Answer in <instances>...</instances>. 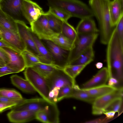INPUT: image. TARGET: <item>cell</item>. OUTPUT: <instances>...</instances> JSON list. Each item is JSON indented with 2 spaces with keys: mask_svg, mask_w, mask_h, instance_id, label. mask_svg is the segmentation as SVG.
I'll use <instances>...</instances> for the list:
<instances>
[{
  "mask_svg": "<svg viewBox=\"0 0 123 123\" xmlns=\"http://www.w3.org/2000/svg\"><path fill=\"white\" fill-rule=\"evenodd\" d=\"M94 57V51L92 47L81 54L69 64L87 66L93 60Z\"/></svg>",
  "mask_w": 123,
  "mask_h": 123,
  "instance_id": "cell-23",
  "label": "cell"
},
{
  "mask_svg": "<svg viewBox=\"0 0 123 123\" xmlns=\"http://www.w3.org/2000/svg\"><path fill=\"white\" fill-rule=\"evenodd\" d=\"M43 40L51 55L55 66L57 68L63 69L68 64L70 51L62 48L51 40Z\"/></svg>",
  "mask_w": 123,
  "mask_h": 123,
  "instance_id": "cell-9",
  "label": "cell"
},
{
  "mask_svg": "<svg viewBox=\"0 0 123 123\" xmlns=\"http://www.w3.org/2000/svg\"><path fill=\"white\" fill-rule=\"evenodd\" d=\"M98 36V33L90 34H78V38L74 43V47L69 51L68 64L86 50L93 47Z\"/></svg>",
  "mask_w": 123,
  "mask_h": 123,
  "instance_id": "cell-7",
  "label": "cell"
},
{
  "mask_svg": "<svg viewBox=\"0 0 123 123\" xmlns=\"http://www.w3.org/2000/svg\"><path fill=\"white\" fill-rule=\"evenodd\" d=\"M49 6L62 10L71 17L81 19L94 16L91 9L87 5L79 0H47Z\"/></svg>",
  "mask_w": 123,
  "mask_h": 123,
  "instance_id": "cell-3",
  "label": "cell"
},
{
  "mask_svg": "<svg viewBox=\"0 0 123 123\" xmlns=\"http://www.w3.org/2000/svg\"><path fill=\"white\" fill-rule=\"evenodd\" d=\"M24 74L26 79L29 81L36 92L42 98L50 101L49 97V88L46 78L32 67L26 68Z\"/></svg>",
  "mask_w": 123,
  "mask_h": 123,
  "instance_id": "cell-6",
  "label": "cell"
},
{
  "mask_svg": "<svg viewBox=\"0 0 123 123\" xmlns=\"http://www.w3.org/2000/svg\"><path fill=\"white\" fill-rule=\"evenodd\" d=\"M109 78L107 68L101 69L90 80L82 85L81 89H86L106 85Z\"/></svg>",
  "mask_w": 123,
  "mask_h": 123,
  "instance_id": "cell-15",
  "label": "cell"
},
{
  "mask_svg": "<svg viewBox=\"0 0 123 123\" xmlns=\"http://www.w3.org/2000/svg\"><path fill=\"white\" fill-rule=\"evenodd\" d=\"M12 83L22 92L26 93H34L36 92L30 83L27 80L17 75L10 77Z\"/></svg>",
  "mask_w": 123,
  "mask_h": 123,
  "instance_id": "cell-21",
  "label": "cell"
},
{
  "mask_svg": "<svg viewBox=\"0 0 123 123\" xmlns=\"http://www.w3.org/2000/svg\"><path fill=\"white\" fill-rule=\"evenodd\" d=\"M110 0H89V4L99 25L101 43L107 44L113 29L109 10Z\"/></svg>",
  "mask_w": 123,
  "mask_h": 123,
  "instance_id": "cell-2",
  "label": "cell"
},
{
  "mask_svg": "<svg viewBox=\"0 0 123 123\" xmlns=\"http://www.w3.org/2000/svg\"><path fill=\"white\" fill-rule=\"evenodd\" d=\"M0 96L17 100L23 98L21 94L15 90L4 88L0 89Z\"/></svg>",
  "mask_w": 123,
  "mask_h": 123,
  "instance_id": "cell-33",
  "label": "cell"
},
{
  "mask_svg": "<svg viewBox=\"0 0 123 123\" xmlns=\"http://www.w3.org/2000/svg\"><path fill=\"white\" fill-rule=\"evenodd\" d=\"M107 44L106 61L109 78L116 79L120 85L123 78V44L120 41L115 28Z\"/></svg>",
  "mask_w": 123,
  "mask_h": 123,
  "instance_id": "cell-1",
  "label": "cell"
},
{
  "mask_svg": "<svg viewBox=\"0 0 123 123\" xmlns=\"http://www.w3.org/2000/svg\"><path fill=\"white\" fill-rule=\"evenodd\" d=\"M19 73L17 70L11 68L6 64L0 67V77L9 74Z\"/></svg>",
  "mask_w": 123,
  "mask_h": 123,
  "instance_id": "cell-38",
  "label": "cell"
},
{
  "mask_svg": "<svg viewBox=\"0 0 123 123\" xmlns=\"http://www.w3.org/2000/svg\"><path fill=\"white\" fill-rule=\"evenodd\" d=\"M30 25L32 31L41 40H50L56 33L50 28L45 12Z\"/></svg>",
  "mask_w": 123,
  "mask_h": 123,
  "instance_id": "cell-10",
  "label": "cell"
},
{
  "mask_svg": "<svg viewBox=\"0 0 123 123\" xmlns=\"http://www.w3.org/2000/svg\"><path fill=\"white\" fill-rule=\"evenodd\" d=\"M50 40L62 48L68 51L72 49L74 46V43L64 36L61 33H55Z\"/></svg>",
  "mask_w": 123,
  "mask_h": 123,
  "instance_id": "cell-27",
  "label": "cell"
},
{
  "mask_svg": "<svg viewBox=\"0 0 123 123\" xmlns=\"http://www.w3.org/2000/svg\"><path fill=\"white\" fill-rule=\"evenodd\" d=\"M69 98H73L92 104L96 99L75 84Z\"/></svg>",
  "mask_w": 123,
  "mask_h": 123,
  "instance_id": "cell-24",
  "label": "cell"
},
{
  "mask_svg": "<svg viewBox=\"0 0 123 123\" xmlns=\"http://www.w3.org/2000/svg\"><path fill=\"white\" fill-rule=\"evenodd\" d=\"M21 54L24 59L26 68L31 67L38 63H44L38 57L26 49L22 51Z\"/></svg>",
  "mask_w": 123,
  "mask_h": 123,
  "instance_id": "cell-31",
  "label": "cell"
},
{
  "mask_svg": "<svg viewBox=\"0 0 123 123\" xmlns=\"http://www.w3.org/2000/svg\"><path fill=\"white\" fill-rule=\"evenodd\" d=\"M23 0H0V6L5 12L12 15L19 16L22 12Z\"/></svg>",
  "mask_w": 123,
  "mask_h": 123,
  "instance_id": "cell-18",
  "label": "cell"
},
{
  "mask_svg": "<svg viewBox=\"0 0 123 123\" xmlns=\"http://www.w3.org/2000/svg\"><path fill=\"white\" fill-rule=\"evenodd\" d=\"M74 86L67 85L61 88L59 90L57 95V102L64 98H69L72 91Z\"/></svg>",
  "mask_w": 123,
  "mask_h": 123,
  "instance_id": "cell-35",
  "label": "cell"
},
{
  "mask_svg": "<svg viewBox=\"0 0 123 123\" xmlns=\"http://www.w3.org/2000/svg\"></svg>",
  "mask_w": 123,
  "mask_h": 123,
  "instance_id": "cell-47",
  "label": "cell"
},
{
  "mask_svg": "<svg viewBox=\"0 0 123 123\" xmlns=\"http://www.w3.org/2000/svg\"><path fill=\"white\" fill-rule=\"evenodd\" d=\"M59 116L57 113L41 111L36 113V119L43 123H58Z\"/></svg>",
  "mask_w": 123,
  "mask_h": 123,
  "instance_id": "cell-25",
  "label": "cell"
},
{
  "mask_svg": "<svg viewBox=\"0 0 123 123\" xmlns=\"http://www.w3.org/2000/svg\"><path fill=\"white\" fill-rule=\"evenodd\" d=\"M0 47L9 48L21 52L5 40L1 38H0Z\"/></svg>",
  "mask_w": 123,
  "mask_h": 123,
  "instance_id": "cell-40",
  "label": "cell"
},
{
  "mask_svg": "<svg viewBox=\"0 0 123 123\" xmlns=\"http://www.w3.org/2000/svg\"><path fill=\"white\" fill-rule=\"evenodd\" d=\"M0 57L3 59L6 62L7 64L9 61V58L7 54L5 51L0 49Z\"/></svg>",
  "mask_w": 123,
  "mask_h": 123,
  "instance_id": "cell-41",
  "label": "cell"
},
{
  "mask_svg": "<svg viewBox=\"0 0 123 123\" xmlns=\"http://www.w3.org/2000/svg\"><path fill=\"white\" fill-rule=\"evenodd\" d=\"M122 5H123V0H117Z\"/></svg>",
  "mask_w": 123,
  "mask_h": 123,
  "instance_id": "cell-46",
  "label": "cell"
},
{
  "mask_svg": "<svg viewBox=\"0 0 123 123\" xmlns=\"http://www.w3.org/2000/svg\"><path fill=\"white\" fill-rule=\"evenodd\" d=\"M0 37L21 52L26 49V45L18 32L6 29L0 26Z\"/></svg>",
  "mask_w": 123,
  "mask_h": 123,
  "instance_id": "cell-13",
  "label": "cell"
},
{
  "mask_svg": "<svg viewBox=\"0 0 123 123\" xmlns=\"http://www.w3.org/2000/svg\"><path fill=\"white\" fill-rule=\"evenodd\" d=\"M15 21L18 32L26 45V49L39 58V53L30 33L31 28L22 21L15 19Z\"/></svg>",
  "mask_w": 123,
  "mask_h": 123,
  "instance_id": "cell-11",
  "label": "cell"
},
{
  "mask_svg": "<svg viewBox=\"0 0 123 123\" xmlns=\"http://www.w3.org/2000/svg\"><path fill=\"white\" fill-rule=\"evenodd\" d=\"M22 12L30 24L45 13L37 4L31 0H23Z\"/></svg>",
  "mask_w": 123,
  "mask_h": 123,
  "instance_id": "cell-12",
  "label": "cell"
},
{
  "mask_svg": "<svg viewBox=\"0 0 123 123\" xmlns=\"http://www.w3.org/2000/svg\"><path fill=\"white\" fill-rule=\"evenodd\" d=\"M48 12L63 21H67L72 17L71 15L64 10L56 7L49 6Z\"/></svg>",
  "mask_w": 123,
  "mask_h": 123,
  "instance_id": "cell-34",
  "label": "cell"
},
{
  "mask_svg": "<svg viewBox=\"0 0 123 123\" xmlns=\"http://www.w3.org/2000/svg\"><path fill=\"white\" fill-rule=\"evenodd\" d=\"M115 113L114 111H111L104 112L103 114L106 115V118L107 119H109L113 117Z\"/></svg>",
  "mask_w": 123,
  "mask_h": 123,
  "instance_id": "cell-43",
  "label": "cell"
},
{
  "mask_svg": "<svg viewBox=\"0 0 123 123\" xmlns=\"http://www.w3.org/2000/svg\"><path fill=\"white\" fill-rule=\"evenodd\" d=\"M0 26L6 29L18 32L15 19L3 11L0 6Z\"/></svg>",
  "mask_w": 123,
  "mask_h": 123,
  "instance_id": "cell-22",
  "label": "cell"
},
{
  "mask_svg": "<svg viewBox=\"0 0 123 123\" xmlns=\"http://www.w3.org/2000/svg\"><path fill=\"white\" fill-rule=\"evenodd\" d=\"M7 64L6 62L1 58L0 57V67L6 65Z\"/></svg>",
  "mask_w": 123,
  "mask_h": 123,
  "instance_id": "cell-44",
  "label": "cell"
},
{
  "mask_svg": "<svg viewBox=\"0 0 123 123\" xmlns=\"http://www.w3.org/2000/svg\"><path fill=\"white\" fill-rule=\"evenodd\" d=\"M123 97V87H122L96 98L92 104V114L97 115L103 114L105 109L112 102L117 98Z\"/></svg>",
  "mask_w": 123,
  "mask_h": 123,
  "instance_id": "cell-8",
  "label": "cell"
},
{
  "mask_svg": "<svg viewBox=\"0 0 123 123\" xmlns=\"http://www.w3.org/2000/svg\"><path fill=\"white\" fill-rule=\"evenodd\" d=\"M85 65H76L68 64L63 68L65 73L71 78L75 79V78L86 67Z\"/></svg>",
  "mask_w": 123,
  "mask_h": 123,
  "instance_id": "cell-32",
  "label": "cell"
},
{
  "mask_svg": "<svg viewBox=\"0 0 123 123\" xmlns=\"http://www.w3.org/2000/svg\"><path fill=\"white\" fill-rule=\"evenodd\" d=\"M18 103L14 102H0V113L12 109Z\"/></svg>",
  "mask_w": 123,
  "mask_h": 123,
  "instance_id": "cell-39",
  "label": "cell"
},
{
  "mask_svg": "<svg viewBox=\"0 0 123 123\" xmlns=\"http://www.w3.org/2000/svg\"><path fill=\"white\" fill-rule=\"evenodd\" d=\"M45 14L52 30L55 33H61L63 21L48 11L45 12Z\"/></svg>",
  "mask_w": 123,
  "mask_h": 123,
  "instance_id": "cell-30",
  "label": "cell"
},
{
  "mask_svg": "<svg viewBox=\"0 0 123 123\" xmlns=\"http://www.w3.org/2000/svg\"><path fill=\"white\" fill-rule=\"evenodd\" d=\"M76 30L78 34H90L99 32L95 22L92 18L81 19L77 25Z\"/></svg>",
  "mask_w": 123,
  "mask_h": 123,
  "instance_id": "cell-19",
  "label": "cell"
},
{
  "mask_svg": "<svg viewBox=\"0 0 123 123\" xmlns=\"http://www.w3.org/2000/svg\"><path fill=\"white\" fill-rule=\"evenodd\" d=\"M30 31L39 53V58L41 61L43 63L55 66L52 57L47 47L41 41V40L32 31L31 29Z\"/></svg>",
  "mask_w": 123,
  "mask_h": 123,
  "instance_id": "cell-17",
  "label": "cell"
},
{
  "mask_svg": "<svg viewBox=\"0 0 123 123\" xmlns=\"http://www.w3.org/2000/svg\"><path fill=\"white\" fill-rule=\"evenodd\" d=\"M36 112L28 111H11L7 114L9 121L15 123H25L36 119Z\"/></svg>",
  "mask_w": 123,
  "mask_h": 123,
  "instance_id": "cell-16",
  "label": "cell"
},
{
  "mask_svg": "<svg viewBox=\"0 0 123 123\" xmlns=\"http://www.w3.org/2000/svg\"><path fill=\"white\" fill-rule=\"evenodd\" d=\"M31 67L45 78L49 76L56 68H58L53 65L44 63H38Z\"/></svg>",
  "mask_w": 123,
  "mask_h": 123,
  "instance_id": "cell-29",
  "label": "cell"
},
{
  "mask_svg": "<svg viewBox=\"0 0 123 123\" xmlns=\"http://www.w3.org/2000/svg\"><path fill=\"white\" fill-rule=\"evenodd\" d=\"M109 10L112 25L114 27L123 16V5L117 0L110 1Z\"/></svg>",
  "mask_w": 123,
  "mask_h": 123,
  "instance_id": "cell-20",
  "label": "cell"
},
{
  "mask_svg": "<svg viewBox=\"0 0 123 123\" xmlns=\"http://www.w3.org/2000/svg\"><path fill=\"white\" fill-rule=\"evenodd\" d=\"M58 108L56 103L49 101L42 98L30 99L23 98L11 109L13 111H28L36 113L41 111H54Z\"/></svg>",
  "mask_w": 123,
  "mask_h": 123,
  "instance_id": "cell-5",
  "label": "cell"
},
{
  "mask_svg": "<svg viewBox=\"0 0 123 123\" xmlns=\"http://www.w3.org/2000/svg\"><path fill=\"white\" fill-rule=\"evenodd\" d=\"M8 55L10 60L7 65L19 72L24 70L26 66L24 58L21 52L11 48L0 47Z\"/></svg>",
  "mask_w": 123,
  "mask_h": 123,
  "instance_id": "cell-14",
  "label": "cell"
},
{
  "mask_svg": "<svg viewBox=\"0 0 123 123\" xmlns=\"http://www.w3.org/2000/svg\"><path fill=\"white\" fill-rule=\"evenodd\" d=\"M22 99L20 100H17L7 98L0 96V102H14L18 103L20 102Z\"/></svg>",
  "mask_w": 123,
  "mask_h": 123,
  "instance_id": "cell-42",
  "label": "cell"
},
{
  "mask_svg": "<svg viewBox=\"0 0 123 123\" xmlns=\"http://www.w3.org/2000/svg\"><path fill=\"white\" fill-rule=\"evenodd\" d=\"M96 68L98 69L101 68L103 66V64L101 62H98L95 64Z\"/></svg>",
  "mask_w": 123,
  "mask_h": 123,
  "instance_id": "cell-45",
  "label": "cell"
},
{
  "mask_svg": "<svg viewBox=\"0 0 123 123\" xmlns=\"http://www.w3.org/2000/svg\"><path fill=\"white\" fill-rule=\"evenodd\" d=\"M115 26L120 41L123 44V16L120 19Z\"/></svg>",
  "mask_w": 123,
  "mask_h": 123,
  "instance_id": "cell-37",
  "label": "cell"
},
{
  "mask_svg": "<svg viewBox=\"0 0 123 123\" xmlns=\"http://www.w3.org/2000/svg\"><path fill=\"white\" fill-rule=\"evenodd\" d=\"M117 88L108 85H105L94 88L83 89L95 98L110 93Z\"/></svg>",
  "mask_w": 123,
  "mask_h": 123,
  "instance_id": "cell-26",
  "label": "cell"
},
{
  "mask_svg": "<svg viewBox=\"0 0 123 123\" xmlns=\"http://www.w3.org/2000/svg\"><path fill=\"white\" fill-rule=\"evenodd\" d=\"M61 33L74 43L77 40L78 36L76 29L67 21H63Z\"/></svg>",
  "mask_w": 123,
  "mask_h": 123,
  "instance_id": "cell-28",
  "label": "cell"
},
{
  "mask_svg": "<svg viewBox=\"0 0 123 123\" xmlns=\"http://www.w3.org/2000/svg\"><path fill=\"white\" fill-rule=\"evenodd\" d=\"M123 104V98H117L112 102L105 109L104 112L113 111L118 112Z\"/></svg>",
  "mask_w": 123,
  "mask_h": 123,
  "instance_id": "cell-36",
  "label": "cell"
},
{
  "mask_svg": "<svg viewBox=\"0 0 123 123\" xmlns=\"http://www.w3.org/2000/svg\"><path fill=\"white\" fill-rule=\"evenodd\" d=\"M46 79L50 89L49 100L55 103L57 102L58 91L61 88L67 85L74 86L76 84L75 79L69 77L63 69L59 68H56Z\"/></svg>",
  "mask_w": 123,
  "mask_h": 123,
  "instance_id": "cell-4",
  "label": "cell"
}]
</instances>
